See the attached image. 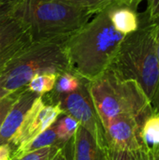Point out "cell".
I'll list each match as a JSON object with an SVG mask.
<instances>
[{
  "label": "cell",
  "mask_w": 159,
  "mask_h": 160,
  "mask_svg": "<svg viewBox=\"0 0 159 160\" xmlns=\"http://www.w3.org/2000/svg\"><path fill=\"white\" fill-rule=\"evenodd\" d=\"M109 7L95 14L65 42L70 72L88 82L110 68L126 37L113 26Z\"/></svg>",
  "instance_id": "cell-1"
},
{
  "label": "cell",
  "mask_w": 159,
  "mask_h": 160,
  "mask_svg": "<svg viewBox=\"0 0 159 160\" xmlns=\"http://www.w3.org/2000/svg\"><path fill=\"white\" fill-rule=\"evenodd\" d=\"M140 17L139 28L125 37L109 68L124 80L136 82L154 112H158L159 64L155 24L146 12L140 13Z\"/></svg>",
  "instance_id": "cell-2"
},
{
  "label": "cell",
  "mask_w": 159,
  "mask_h": 160,
  "mask_svg": "<svg viewBox=\"0 0 159 160\" xmlns=\"http://www.w3.org/2000/svg\"><path fill=\"white\" fill-rule=\"evenodd\" d=\"M94 15L66 0H20L13 13L32 42L65 43Z\"/></svg>",
  "instance_id": "cell-3"
},
{
  "label": "cell",
  "mask_w": 159,
  "mask_h": 160,
  "mask_svg": "<svg viewBox=\"0 0 159 160\" xmlns=\"http://www.w3.org/2000/svg\"><path fill=\"white\" fill-rule=\"evenodd\" d=\"M88 88L103 127L120 115L134 117L143 124L154 112L140 85L120 78L111 68L89 82Z\"/></svg>",
  "instance_id": "cell-4"
},
{
  "label": "cell",
  "mask_w": 159,
  "mask_h": 160,
  "mask_svg": "<svg viewBox=\"0 0 159 160\" xmlns=\"http://www.w3.org/2000/svg\"><path fill=\"white\" fill-rule=\"evenodd\" d=\"M70 71L65 52V43L32 42L0 71V87L12 93L26 86L37 74Z\"/></svg>",
  "instance_id": "cell-5"
},
{
  "label": "cell",
  "mask_w": 159,
  "mask_h": 160,
  "mask_svg": "<svg viewBox=\"0 0 159 160\" xmlns=\"http://www.w3.org/2000/svg\"><path fill=\"white\" fill-rule=\"evenodd\" d=\"M88 81L82 80L80 87L69 94L56 95L52 92L49 93L48 95L52 98L50 103H57L63 111V113L74 118L92 134L102 148H105L107 144L104 136V128L94 106L88 88Z\"/></svg>",
  "instance_id": "cell-6"
},
{
  "label": "cell",
  "mask_w": 159,
  "mask_h": 160,
  "mask_svg": "<svg viewBox=\"0 0 159 160\" xmlns=\"http://www.w3.org/2000/svg\"><path fill=\"white\" fill-rule=\"evenodd\" d=\"M62 113L63 111L57 103H46L44 97L38 96L9 143L12 152L51 128Z\"/></svg>",
  "instance_id": "cell-7"
},
{
  "label": "cell",
  "mask_w": 159,
  "mask_h": 160,
  "mask_svg": "<svg viewBox=\"0 0 159 160\" xmlns=\"http://www.w3.org/2000/svg\"><path fill=\"white\" fill-rule=\"evenodd\" d=\"M142 125L138 119L127 115L112 119L103 127L107 146L117 150L140 152Z\"/></svg>",
  "instance_id": "cell-8"
},
{
  "label": "cell",
  "mask_w": 159,
  "mask_h": 160,
  "mask_svg": "<svg viewBox=\"0 0 159 160\" xmlns=\"http://www.w3.org/2000/svg\"><path fill=\"white\" fill-rule=\"evenodd\" d=\"M32 43L26 27L15 17L0 26V71L18 52Z\"/></svg>",
  "instance_id": "cell-9"
},
{
  "label": "cell",
  "mask_w": 159,
  "mask_h": 160,
  "mask_svg": "<svg viewBox=\"0 0 159 160\" xmlns=\"http://www.w3.org/2000/svg\"><path fill=\"white\" fill-rule=\"evenodd\" d=\"M37 97L38 95L29 91L26 87L22 88L0 128V146L10 143L13 136L22 123L26 112Z\"/></svg>",
  "instance_id": "cell-10"
},
{
  "label": "cell",
  "mask_w": 159,
  "mask_h": 160,
  "mask_svg": "<svg viewBox=\"0 0 159 160\" xmlns=\"http://www.w3.org/2000/svg\"><path fill=\"white\" fill-rule=\"evenodd\" d=\"M71 160H105L104 148L82 125L72 139Z\"/></svg>",
  "instance_id": "cell-11"
},
{
  "label": "cell",
  "mask_w": 159,
  "mask_h": 160,
  "mask_svg": "<svg viewBox=\"0 0 159 160\" xmlns=\"http://www.w3.org/2000/svg\"><path fill=\"white\" fill-rule=\"evenodd\" d=\"M109 15L115 29L125 36L136 31L141 23L138 10L114 2L109 7Z\"/></svg>",
  "instance_id": "cell-12"
},
{
  "label": "cell",
  "mask_w": 159,
  "mask_h": 160,
  "mask_svg": "<svg viewBox=\"0 0 159 160\" xmlns=\"http://www.w3.org/2000/svg\"><path fill=\"white\" fill-rule=\"evenodd\" d=\"M141 151L149 152L159 146V112H153L143 122L140 133Z\"/></svg>",
  "instance_id": "cell-13"
},
{
  "label": "cell",
  "mask_w": 159,
  "mask_h": 160,
  "mask_svg": "<svg viewBox=\"0 0 159 160\" xmlns=\"http://www.w3.org/2000/svg\"><path fill=\"white\" fill-rule=\"evenodd\" d=\"M63 144H65V143L61 142L57 138L55 127L53 124L51 128H49L47 130H45L44 132L39 134L37 137H36L35 139H33L26 144L15 149L12 152L10 157H17V156L22 155L24 153L32 152V151L38 150V149H41L44 147H48V146L63 145Z\"/></svg>",
  "instance_id": "cell-14"
},
{
  "label": "cell",
  "mask_w": 159,
  "mask_h": 160,
  "mask_svg": "<svg viewBox=\"0 0 159 160\" xmlns=\"http://www.w3.org/2000/svg\"><path fill=\"white\" fill-rule=\"evenodd\" d=\"M58 75L52 72L37 74L29 81L25 87L38 96L47 95L53 90Z\"/></svg>",
  "instance_id": "cell-15"
},
{
  "label": "cell",
  "mask_w": 159,
  "mask_h": 160,
  "mask_svg": "<svg viewBox=\"0 0 159 160\" xmlns=\"http://www.w3.org/2000/svg\"><path fill=\"white\" fill-rule=\"evenodd\" d=\"M79 126L80 124L74 118L66 113H62L54 123L58 140L63 143L68 142L75 136Z\"/></svg>",
  "instance_id": "cell-16"
},
{
  "label": "cell",
  "mask_w": 159,
  "mask_h": 160,
  "mask_svg": "<svg viewBox=\"0 0 159 160\" xmlns=\"http://www.w3.org/2000/svg\"><path fill=\"white\" fill-rule=\"evenodd\" d=\"M83 79L80 78L79 76L75 75L70 71H66L58 75L55 86L52 91V94L56 95H63V94H69L76 91Z\"/></svg>",
  "instance_id": "cell-17"
},
{
  "label": "cell",
  "mask_w": 159,
  "mask_h": 160,
  "mask_svg": "<svg viewBox=\"0 0 159 160\" xmlns=\"http://www.w3.org/2000/svg\"><path fill=\"white\" fill-rule=\"evenodd\" d=\"M65 144L44 147L38 150L24 153L17 157H10L8 160H52Z\"/></svg>",
  "instance_id": "cell-18"
},
{
  "label": "cell",
  "mask_w": 159,
  "mask_h": 160,
  "mask_svg": "<svg viewBox=\"0 0 159 160\" xmlns=\"http://www.w3.org/2000/svg\"><path fill=\"white\" fill-rule=\"evenodd\" d=\"M69 4L93 15L104 10L113 3V0H66Z\"/></svg>",
  "instance_id": "cell-19"
},
{
  "label": "cell",
  "mask_w": 159,
  "mask_h": 160,
  "mask_svg": "<svg viewBox=\"0 0 159 160\" xmlns=\"http://www.w3.org/2000/svg\"><path fill=\"white\" fill-rule=\"evenodd\" d=\"M104 157L105 160H140L138 152H129L117 150L106 146L104 148Z\"/></svg>",
  "instance_id": "cell-20"
},
{
  "label": "cell",
  "mask_w": 159,
  "mask_h": 160,
  "mask_svg": "<svg viewBox=\"0 0 159 160\" xmlns=\"http://www.w3.org/2000/svg\"><path fill=\"white\" fill-rule=\"evenodd\" d=\"M22 90V88L19 89L17 91H14V92L8 94L7 96H6L5 98H3L2 99H0V128L2 127V124H3L7 114L8 113V112L12 108L13 104L17 100Z\"/></svg>",
  "instance_id": "cell-21"
},
{
  "label": "cell",
  "mask_w": 159,
  "mask_h": 160,
  "mask_svg": "<svg viewBox=\"0 0 159 160\" xmlns=\"http://www.w3.org/2000/svg\"><path fill=\"white\" fill-rule=\"evenodd\" d=\"M19 1L20 0H0V26L13 16Z\"/></svg>",
  "instance_id": "cell-22"
},
{
  "label": "cell",
  "mask_w": 159,
  "mask_h": 160,
  "mask_svg": "<svg viewBox=\"0 0 159 160\" xmlns=\"http://www.w3.org/2000/svg\"><path fill=\"white\" fill-rule=\"evenodd\" d=\"M145 12L150 19H154L159 16V0H150Z\"/></svg>",
  "instance_id": "cell-23"
},
{
  "label": "cell",
  "mask_w": 159,
  "mask_h": 160,
  "mask_svg": "<svg viewBox=\"0 0 159 160\" xmlns=\"http://www.w3.org/2000/svg\"><path fill=\"white\" fill-rule=\"evenodd\" d=\"M70 141L60 149V151L55 155V157L52 160H71V151H69L68 149ZM71 148H72V142H71Z\"/></svg>",
  "instance_id": "cell-24"
},
{
  "label": "cell",
  "mask_w": 159,
  "mask_h": 160,
  "mask_svg": "<svg viewBox=\"0 0 159 160\" xmlns=\"http://www.w3.org/2000/svg\"><path fill=\"white\" fill-rule=\"evenodd\" d=\"M140 160H159V146L149 152H138Z\"/></svg>",
  "instance_id": "cell-25"
},
{
  "label": "cell",
  "mask_w": 159,
  "mask_h": 160,
  "mask_svg": "<svg viewBox=\"0 0 159 160\" xmlns=\"http://www.w3.org/2000/svg\"><path fill=\"white\" fill-rule=\"evenodd\" d=\"M12 154V149L9 144L0 146V160H8Z\"/></svg>",
  "instance_id": "cell-26"
},
{
  "label": "cell",
  "mask_w": 159,
  "mask_h": 160,
  "mask_svg": "<svg viewBox=\"0 0 159 160\" xmlns=\"http://www.w3.org/2000/svg\"><path fill=\"white\" fill-rule=\"evenodd\" d=\"M114 3L119 4V5H123V6H127V7H130L136 10H138V6L142 2V0H113Z\"/></svg>",
  "instance_id": "cell-27"
},
{
  "label": "cell",
  "mask_w": 159,
  "mask_h": 160,
  "mask_svg": "<svg viewBox=\"0 0 159 160\" xmlns=\"http://www.w3.org/2000/svg\"><path fill=\"white\" fill-rule=\"evenodd\" d=\"M154 22L155 24V36H156V48H157V59H158L159 64V16L151 19Z\"/></svg>",
  "instance_id": "cell-28"
},
{
  "label": "cell",
  "mask_w": 159,
  "mask_h": 160,
  "mask_svg": "<svg viewBox=\"0 0 159 160\" xmlns=\"http://www.w3.org/2000/svg\"><path fill=\"white\" fill-rule=\"evenodd\" d=\"M8 94H10V93H7V91H5L3 88H1L0 87V99H2L3 98H5L6 96H7Z\"/></svg>",
  "instance_id": "cell-29"
},
{
  "label": "cell",
  "mask_w": 159,
  "mask_h": 160,
  "mask_svg": "<svg viewBox=\"0 0 159 160\" xmlns=\"http://www.w3.org/2000/svg\"><path fill=\"white\" fill-rule=\"evenodd\" d=\"M142 1H143V0H142ZM145 1H147V3H148V2H149L150 0H145Z\"/></svg>",
  "instance_id": "cell-30"
},
{
  "label": "cell",
  "mask_w": 159,
  "mask_h": 160,
  "mask_svg": "<svg viewBox=\"0 0 159 160\" xmlns=\"http://www.w3.org/2000/svg\"><path fill=\"white\" fill-rule=\"evenodd\" d=\"M158 112H159V110H158Z\"/></svg>",
  "instance_id": "cell-31"
}]
</instances>
